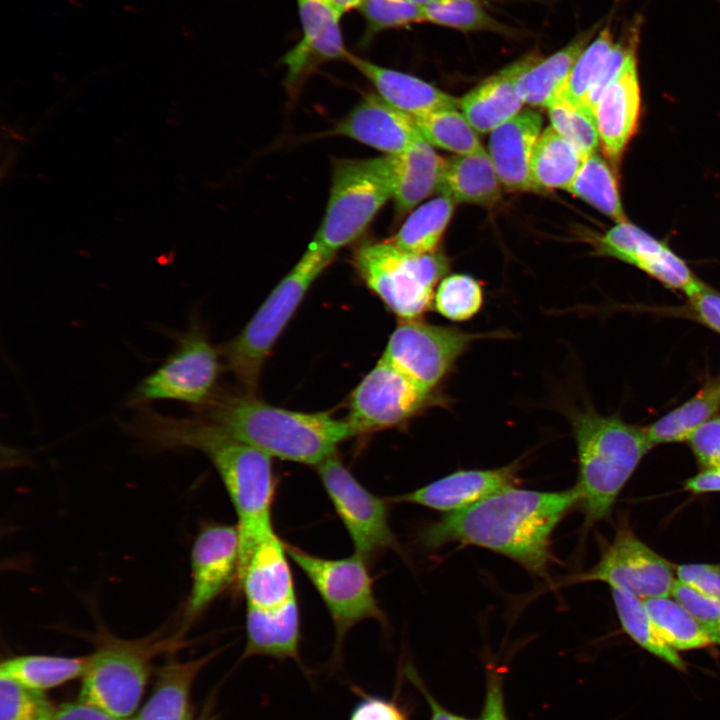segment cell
I'll list each match as a JSON object with an SVG mask.
<instances>
[{
    "mask_svg": "<svg viewBox=\"0 0 720 720\" xmlns=\"http://www.w3.org/2000/svg\"><path fill=\"white\" fill-rule=\"evenodd\" d=\"M579 501L576 486L555 492L512 487L447 513L419 537L430 548L455 542L486 548L544 576L553 560L552 533Z\"/></svg>",
    "mask_w": 720,
    "mask_h": 720,
    "instance_id": "cell-1",
    "label": "cell"
},
{
    "mask_svg": "<svg viewBox=\"0 0 720 720\" xmlns=\"http://www.w3.org/2000/svg\"><path fill=\"white\" fill-rule=\"evenodd\" d=\"M145 441L162 448L189 447L204 453L223 481L237 515L239 565L261 540L275 533V478L270 456L208 421L143 411L132 424Z\"/></svg>",
    "mask_w": 720,
    "mask_h": 720,
    "instance_id": "cell-2",
    "label": "cell"
},
{
    "mask_svg": "<svg viewBox=\"0 0 720 720\" xmlns=\"http://www.w3.org/2000/svg\"><path fill=\"white\" fill-rule=\"evenodd\" d=\"M206 410V421L233 438L270 457L302 464L317 466L353 436L346 419L286 410L248 395L220 397Z\"/></svg>",
    "mask_w": 720,
    "mask_h": 720,
    "instance_id": "cell-3",
    "label": "cell"
},
{
    "mask_svg": "<svg viewBox=\"0 0 720 720\" xmlns=\"http://www.w3.org/2000/svg\"><path fill=\"white\" fill-rule=\"evenodd\" d=\"M567 415L578 458V506L586 525H592L610 516L619 493L654 444L646 428L617 416L600 415L589 407Z\"/></svg>",
    "mask_w": 720,
    "mask_h": 720,
    "instance_id": "cell-4",
    "label": "cell"
},
{
    "mask_svg": "<svg viewBox=\"0 0 720 720\" xmlns=\"http://www.w3.org/2000/svg\"><path fill=\"white\" fill-rule=\"evenodd\" d=\"M354 263L366 285L401 320L419 319L431 309L435 289L449 269L440 251L414 254L390 240L362 245Z\"/></svg>",
    "mask_w": 720,
    "mask_h": 720,
    "instance_id": "cell-5",
    "label": "cell"
},
{
    "mask_svg": "<svg viewBox=\"0 0 720 720\" xmlns=\"http://www.w3.org/2000/svg\"><path fill=\"white\" fill-rule=\"evenodd\" d=\"M331 255L314 242L269 294L240 334L225 348L229 369L247 388L257 386L271 348L301 303L313 281L331 262Z\"/></svg>",
    "mask_w": 720,
    "mask_h": 720,
    "instance_id": "cell-6",
    "label": "cell"
},
{
    "mask_svg": "<svg viewBox=\"0 0 720 720\" xmlns=\"http://www.w3.org/2000/svg\"><path fill=\"white\" fill-rule=\"evenodd\" d=\"M287 553L325 603L335 628V658L349 630L365 619L386 626V616L374 594L366 559L355 553L341 559L309 554L285 543Z\"/></svg>",
    "mask_w": 720,
    "mask_h": 720,
    "instance_id": "cell-7",
    "label": "cell"
},
{
    "mask_svg": "<svg viewBox=\"0 0 720 720\" xmlns=\"http://www.w3.org/2000/svg\"><path fill=\"white\" fill-rule=\"evenodd\" d=\"M390 198L372 158L334 161L327 207L313 242L335 255L366 230Z\"/></svg>",
    "mask_w": 720,
    "mask_h": 720,
    "instance_id": "cell-8",
    "label": "cell"
},
{
    "mask_svg": "<svg viewBox=\"0 0 720 720\" xmlns=\"http://www.w3.org/2000/svg\"><path fill=\"white\" fill-rule=\"evenodd\" d=\"M503 335L498 332H468L419 319L401 320L391 334L381 359L418 385L429 390H441V385L472 343Z\"/></svg>",
    "mask_w": 720,
    "mask_h": 720,
    "instance_id": "cell-9",
    "label": "cell"
},
{
    "mask_svg": "<svg viewBox=\"0 0 720 720\" xmlns=\"http://www.w3.org/2000/svg\"><path fill=\"white\" fill-rule=\"evenodd\" d=\"M101 640L88 656L79 700L128 719L137 709L148 680L153 647L147 641Z\"/></svg>",
    "mask_w": 720,
    "mask_h": 720,
    "instance_id": "cell-10",
    "label": "cell"
},
{
    "mask_svg": "<svg viewBox=\"0 0 720 720\" xmlns=\"http://www.w3.org/2000/svg\"><path fill=\"white\" fill-rule=\"evenodd\" d=\"M442 390L426 389L380 359L351 395L346 418L353 435L400 427L434 407H447Z\"/></svg>",
    "mask_w": 720,
    "mask_h": 720,
    "instance_id": "cell-11",
    "label": "cell"
},
{
    "mask_svg": "<svg viewBox=\"0 0 720 720\" xmlns=\"http://www.w3.org/2000/svg\"><path fill=\"white\" fill-rule=\"evenodd\" d=\"M219 370L217 350L202 329L192 323L180 335L177 347L168 359L137 385L130 402L176 400L206 404L211 399Z\"/></svg>",
    "mask_w": 720,
    "mask_h": 720,
    "instance_id": "cell-12",
    "label": "cell"
},
{
    "mask_svg": "<svg viewBox=\"0 0 720 720\" xmlns=\"http://www.w3.org/2000/svg\"><path fill=\"white\" fill-rule=\"evenodd\" d=\"M315 467L355 553L367 560L387 549L397 550L388 520V500L367 490L335 454Z\"/></svg>",
    "mask_w": 720,
    "mask_h": 720,
    "instance_id": "cell-13",
    "label": "cell"
},
{
    "mask_svg": "<svg viewBox=\"0 0 720 720\" xmlns=\"http://www.w3.org/2000/svg\"><path fill=\"white\" fill-rule=\"evenodd\" d=\"M570 581H602L648 599L670 596L676 575L669 561L623 526L600 560L591 569L572 576Z\"/></svg>",
    "mask_w": 720,
    "mask_h": 720,
    "instance_id": "cell-14",
    "label": "cell"
},
{
    "mask_svg": "<svg viewBox=\"0 0 720 720\" xmlns=\"http://www.w3.org/2000/svg\"><path fill=\"white\" fill-rule=\"evenodd\" d=\"M240 537L237 526L209 524L196 536L191 549V590L185 620L192 622L237 578Z\"/></svg>",
    "mask_w": 720,
    "mask_h": 720,
    "instance_id": "cell-15",
    "label": "cell"
},
{
    "mask_svg": "<svg viewBox=\"0 0 720 720\" xmlns=\"http://www.w3.org/2000/svg\"><path fill=\"white\" fill-rule=\"evenodd\" d=\"M595 250L637 267L688 297L704 285L666 244L628 221L617 223L600 236Z\"/></svg>",
    "mask_w": 720,
    "mask_h": 720,
    "instance_id": "cell-16",
    "label": "cell"
},
{
    "mask_svg": "<svg viewBox=\"0 0 720 720\" xmlns=\"http://www.w3.org/2000/svg\"><path fill=\"white\" fill-rule=\"evenodd\" d=\"M302 38L283 57L286 67L285 85L296 90L320 65L334 60H347L340 27L341 14L332 0H297Z\"/></svg>",
    "mask_w": 720,
    "mask_h": 720,
    "instance_id": "cell-17",
    "label": "cell"
},
{
    "mask_svg": "<svg viewBox=\"0 0 720 720\" xmlns=\"http://www.w3.org/2000/svg\"><path fill=\"white\" fill-rule=\"evenodd\" d=\"M521 462L493 469L459 470L388 502L411 503L447 513L472 506L519 484Z\"/></svg>",
    "mask_w": 720,
    "mask_h": 720,
    "instance_id": "cell-18",
    "label": "cell"
},
{
    "mask_svg": "<svg viewBox=\"0 0 720 720\" xmlns=\"http://www.w3.org/2000/svg\"><path fill=\"white\" fill-rule=\"evenodd\" d=\"M640 109L641 90L635 54L604 89L593 109L600 146L614 170L638 128Z\"/></svg>",
    "mask_w": 720,
    "mask_h": 720,
    "instance_id": "cell-19",
    "label": "cell"
},
{
    "mask_svg": "<svg viewBox=\"0 0 720 720\" xmlns=\"http://www.w3.org/2000/svg\"><path fill=\"white\" fill-rule=\"evenodd\" d=\"M332 134L351 138L386 155L401 153L423 138L411 115L377 93L364 96L336 124Z\"/></svg>",
    "mask_w": 720,
    "mask_h": 720,
    "instance_id": "cell-20",
    "label": "cell"
},
{
    "mask_svg": "<svg viewBox=\"0 0 720 720\" xmlns=\"http://www.w3.org/2000/svg\"><path fill=\"white\" fill-rule=\"evenodd\" d=\"M372 161L386 181L400 214L438 191L446 163L424 138L401 153L372 158Z\"/></svg>",
    "mask_w": 720,
    "mask_h": 720,
    "instance_id": "cell-21",
    "label": "cell"
},
{
    "mask_svg": "<svg viewBox=\"0 0 720 720\" xmlns=\"http://www.w3.org/2000/svg\"><path fill=\"white\" fill-rule=\"evenodd\" d=\"M541 127V115L528 109L490 132L488 153L506 189L538 193L531 176V159Z\"/></svg>",
    "mask_w": 720,
    "mask_h": 720,
    "instance_id": "cell-22",
    "label": "cell"
},
{
    "mask_svg": "<svg viewBox=\"0 0 720 720\" xmlns=\"http://www.w3.org/2000/svg\"><path fill=\"white\" fill-rule=\"evenodd\" d=\"M288 556L285 543L276 533L251 550L237 574L247 606L268 609L296 598Z\"/></svg>",
    "mask_w": 720,
    "mask_h": 720,
    "instance_id": "cell-23",
    "label": "cell"
},
{
    "mask_svg": "<svg viewBox=\"0 0 720 720\" xmlns=\"http://www.w3.org/2000/svg\"><path fill=\"white\" fill-rule=\"evenodd\" d=\"M541 58L531 53L518 59L459 100L462 113L477 132H491L520 112L524 101L518 91V80Z\"/></svg>",
    "mask_w": 720,
    "mask_h": 720,
    "instance_id": "cell-24",
    "label": "cell"
},
{
    "mask_svg": "<svg viewBox=\"0 0 720 720\" xmlns=\"http://www.w3.org/2000/svg\"><path fill=\"white\" fill-rule=\"evenodd\" d=\"M386 102L412 117L460 108L459 100L415 76L349 54L347 60Z\"/></svg>",
    "mask_w": 720,
    "mask_h": 720,
    "instance_id": "cell-25",
    "label": "cell"
},
{
    "mask_svg": "<svg viewBox=\"0 0 720 720\" xmlns=\"http://www.w3.org/2000/svg\"><path fill=\"white\" fill-rule=\"evenodd\" d=\"M246 646L243 659L267 656L300 663V613L297 598L283 605L261 609L247 606Z\"/></svg>",
    "mask_w": 720,
    "mask_h": 720,
    "instance_id": "cell-26",
    "label": "cell"
},
{
    "mask_svg": "<svg viewBox=\"0 0 720 720\" xmlns=\"http://www.w3.org/2000/svg\"><path fill=\"white\" fill-rule=\"evenodd\" d=\"M501 182L482 146L472 154L446 160L438 191L454 202L492 206L501 197Z\"/></svg>",
    "mask_w": 720,
    "mask_h": 720,
    "instance_id": "cell-27",
    "label": "cell"
},
{
    "mask_svg": "<svg viewBox=\"0 0 720 720\" xmlns=\"http://www.w3.org/2000/svg\"><path fill=\"white\" fill-rule=\"evenodd\" d=\"M216 652L201 658L173 662L159 673L153 694L130 720H184L192 684L199 672L213 659Z\"/></svg>",
    "mask_w": 720,
    "mask_h": 720,
    "instance_id": "cell-28",
    "label": "cell"
},
{
    "mask_svg": "<svg viewBox=\"0 0 720 720\" xmlns=\"http://www.w3.org/2000/svg\"><path fill=\"white\" fill-rule=\"evenodd\" d=\"M597 25L582 32L565 47L547 58H541L518 80V91L524 103L547 108L553 101L576 61L590 43Z\"/></svg>",
    "mask_w": 720,
    "mask_h": 720,
    "instance_id": "cell-29",
    "label": "cell"
},
{
    "mask_svg": "<svg viewBox=\"0 0 720 720\" xmlns=\"http://www.w3.org/2000/svg\"><path fill=\"white\" fill-rule=\"evenodd\" d=\"M584 159L552 126L543 130L531 159V176L539 192L568 190Z\"/></svg>",
    "mask_w": 720,
    "mask_h": 720,
    "instance_id": "cell-30",
    "label": "cell"
},
{
    "mask_svg": "<svg viewBox=\"0 0 720 720\" xmlns=\"http://www.w3.org/2000/svg\"><path fill=\"white\" fill-rule=\"evenodd\" d=\"M720 411V379L707 384L695 396L646 428L654 445L688 441L704 423Z\"/></svg>",
    "mask_w": 720,
    "mask_h": 720,
    "instance_id": "cell-31",
    "label": "cell"
},
{
    "mask_svg": "<svg viewBox=\"0 0 720 720\" xmlns=\"http://www.w3.org/2000/svg\"><path fill=\"white\" fill-rule=\"evenodd\" d=\"M610 588L615 609L625 633L649 653L678 670H685V662L677 650L672 648L661 636L646 608L644 599L624 588Z\"/></svg>",
    "mask_w": 720,
    "mask_h": 720,
    "instance_id": "cell-32",
    "label": "cell"
},
{
    "mask_svg": "<svg viewBox=\"0 0 720 720\" xmlns=\"http://www.w3.org/2000/svg\"><path fill=\"white\" fill-rule=\"evenodd\" d=\"M87 663L88 656L22 655L2 662L0 677L13 679L29 688L43 692L82 677Z\"/></svg>",
    "mask_w": 720,
    "mask_h": 720,
    "instance_id": "cell-33",
    "label": "cell"
},
{
    "mask_svg": "<svg viewBox=\"0 0 720 720\" xmlns=\"http://www.w3.org/2000/svg\"><path fill=\"white\" fill-rule=\"evenodd\" d=\"M454 201L444 195L434 198L416 209L390 240L398 248L425 254L437 251L454 211Z\"/></svg>",
    "mask_w": 720,
    "mask_h": 720,
    "instance_id": "cell-34",
    "label": "cell"
},
{
    "mask_svg": "<svg viewBox=\"0 0 720 720\" xmlns=\"http://www.w3.org/2000/svg\"><path fill=\"white\" fill-rule=\"evenodd\" d=\"M567 191L616 223L627 221L621 204L615 170L597 153L583 161Z\"/></svg>",
    "mask_w": 720,
    "mask_h": 720,
    "instance_id": "cell-35",
    "label": "cell"
},
{
    "mask_svg": "<svg viewBox=\"0 0 720 720\" xmlns=\"http://www.w3.org/2000/svg\"><path fill=\"white\" fill-rule=\"evenodd\" d=\"M661 636L675 650H692L712 644L706 628L669 596L644 599Z\"/></svg>",
    "mask_w": 720,
    "mask_h": 720,
    "instance_id": "cell-36",
    "label": "cell"
},
{
    "mask_svg": "<svg viewBox=\"0 0 720 720\" xmlns=\"http://www.w3.org/2000/svg\"><path fill=\"white\" fill-rule=\"evenodd\" d=\"M413 118L422 137L432 146L456 155L472 154L482 147L477 131L458 109H444Z\"/></svg>",
    "mask_w": 720,
    "mask_h": 720,
    "instance_id": "cell-37",
    "label": "cell"
},
{
    "mask_svg": "<svg viewBox=\"0 0 720 720\" xmlns=\"http://www.w3.org/2000/svg\"><path fill=\"white\" fill-rule=\"evenodd\" d=\"M615 43L610 25L605 26L582 52L553 100L565 99L583 105Z\"/></svg>",
    "mask_w": 720,
    "mask_h": 720,
    "instance_id": "cell-38",
    "label": "cell"
},
{
    "mask_svg": "<svg viewBox=\"0 0 720 720\" xmlns=\"http://www.w3.org/2000/svg\"><path fill=\"white\" fill-rule=\"evenodd\" d=\"M552 128L570 142L585 160L600 144L594 116L580 103L555 99L547 107Z\"/></svg>",
    "mask_w": 720,
    "mask_h": 720,
    "instance_id": "cell-39",
    "label": "cell"
},
{
    "mask_svg": "<svg viewBox=\"0 0 720 720\" xmlns=\"http://www.w3.org/2000/svg\"><path fill=\"white\" fill-rule=\"evenodd\" d=\"M483 301V288L478 280L467 274H451L437 285L432 307L446 319L464 322L481 310Z\"/></svg>",
    "mask_w": 720,
    "mask_h": 720,
    "instance_id": "cell-40",
    "label": "cell"
},
{
    "mask_svg": "<svg viewBox=\"0 0 720 720\" xmlns=\"http://www.w3.org/2000/svg\"><path fill=\"white\" fill-rule=\"evenodd\" d=\"M424 22L460 31L506 33L505 27L485 10L481 0H438L422 7Z\"/></svg>",
    "mask_w": 720,
    "mask_h": 720,
    "instance_id": "cell-41",
    "label": "cell"
},
{
    "mask_svg": "<svg viewBox=\"0 0 720 720\" xmlns=\"http://www.w3.org/2000/svg\"><path fill=\"white\" fill-rule=\"evenodd\" d=\"M357 10L365 21L361 47H367L383 31L424 22L422 7L405 0H364Z\"/></svg>",
    "mask_w": 720,
    "mask_h": 720,
    "instance_id": "cell-42",
    "label": "cell"
},
{
    "mask_svg": "<svg viewBox=\"0 0 720 720\" xmlns=\"http://www.w3.org/2000/svg\"><path fill=\"white\" fill-rule=\"evenodd\" d=\"M55 710L42 691L0 677V720H51Z\"/></svg>",
    "mask_w": 720,
    "mask_h": 720,
    "instance_id": "cell-43",
    "label": "cell"
},
{
    "mask_svg": "<svg viewBox=\"0 0 720 720\" xmlns=\"http://www.w3.org/2000/svg\"><path fill=\"white\" fill-rule=\"evenodd\" d=\"M670 596L698 620L706 630L720 622V600L699 592L677 579Z\"/></svg>",
    "mask_w": 720,
    "mask_h": 720,
    "instance_id": "cell-44",
    "label": "cell"
},
{
    "mask_svg": "<svg viewBox=\"0 0 720 720\" xmlns=\"http://www.w3.org/2000/svg\"><path fill=\"white\" fill-rule=\"evenodd\" d=\"M690 447L703 469L720 468V417L710 419L688 439Z\"/></svg>",
    "mask_w": 720,
    "mask_h": 720,
    "instance_id": "cell-45",
    "label": "cell"
},
{
    "mask_svg": "<svg viewBox=\"0 0 720 720\" xmlns=\"http://www.w3.org/2000/svg\"><path fill=\"white\" fill-rule=\"evenodd\" d=\"M675 575L678 581L720 600L719 564H682L675 567Z\"/></svg>",
    "mask_w": 720,
    "mask_h": 720,
    "instance_id": "cell-46",
    "label": "cell"
},
{
    "mask_svg": "<svg viewBox=\"0 0 720 720\" xmlns=\"http://www.w3.org/2000/svg\"><path fill=\"white\" fill-rule=\"evenodd\" d=\"M349 720H408V718L396 703L365 695L354 707Z\"/></svg>",
    "mask_w": 720,
    "mask_h": 720,
    "instance_id": "cell-47",
    "label": "cell"
},
{
    "mask_svg": "<svg viewBox=\"0 0 720 720\" xmlns=\"http://www.w3.org/2000/svg\"><path fill=\"white\" fill-rule=\"evenodd\" d=\"M688 298L697 317L706 326L720 333V294L704 284Z\"/></svg>",
    "mask_w": 720,
    "mask_h": 720,
    "instance_id": "cell-48",
    "label": "cell"
},
{
    "mask_svg": "<svg viewBox=\"0 0 720 720\" xmlns=\"http://www.w3.org/2000/svg\"><path fill=\"white\" fill-rule=\"evenodd\" d=\"M51 720H130V718H118L78 699L75 702L63 703L56 707Z\"/></svg>",
    "mask_w": 720,
    "mask_h": 720,
    "instance_id": "cell-49",
    "label": "cell"
},
{
    "mask_svg": "<svg viewBox=\"0 0 720 720\" xmlns=\"http://www.w3.org/2000/svg\"><path fill=\"white\" fill-rule=\"evenodd\" d=\"M480 720H508L505 710L503 681L497 673L489 676Z\"/></svg>",
    "mask_w": 720,
    "mask_h": 720,
    "instance_id": "cell-50",
    "label": "cell"
},
{
    "mask_svg": "<svg viewBox=\"0 0 720 720\" xmlns=\"http://www.w3.org/2000/svg\"><path fill=\"white\" fill-rule=\"evenodd\" d=\"M407 678L411 683L421 692L423 697L426 699L430 708L431 717L430 720H470L466 717L456 715L447 709H445L437 700L430 694L422 682V679L418 676L417 672L411 665H406L404 670Z\"/></svg>",
    "mask_w": 720,
    "mask_h": 720,
    "instance_id": "cell-51",
    "label": "cell"
},
{
    "mask_svg": "<svg viewBox=\"0 0 720 720\" xmlns=\"http://www.w3.org/2000/svg\"><path fill=\"white\" fill-rule=\"evenodd\" d=\"M685 489L695 494L720 492V468L703 469L685 482Z\"/></svg>",
    "mask_w": 720,
    "mask_h": 720,
    "instance_id": "cell-52",
    "label": "cell"
},
{
    "mask_svg": "<svg viewBox=\"0 0 720 720\" xmlns=\"http://www.w3.org/2000/svg\"><path fill=\"white\" fill-rule=\"evenodd\" d=\"M341 15L357 9L364 0H332Z\"/></svg>",
    "mask_w": 720,
    "mask_h": 720,
    "instance_id": "cell-53",
    "label": "cell"
},
{
    "mask_svg": "<svg viewBox=\"0 0 720 720\" xmlns=\"http://www.w3.org/2000/svg\"><path fill=\"white\" fill-rule=\"evenodd\" d=\"M712 643L720 644V622L715 626L707 629Z\"/></svg>",
    "mask_w": 720,
    "mask_h": 720,
    "instance_id": "cell-54",
    "label": "cell"
},
{
    "mask_svg": "<svg viewBox=\"0 0 720 720\" xmlns=\"http://www.w3.org/2000/svg\"><path fill=\"white\" fill-rule=\"evenodd\" d=\"M184 720H214V718L211 717V710L209 708H207L197 718H194L193 715L191 714V712H188Z\"/></svg>",
    "mask_w": 720,
    "mask_h": 720,
    "instance_id": "cell-55",
    "label": "cell"
},
{
    "mask_svg": "<svg viewBox=\"0 0 720 720\" xmlns=\"http://www.w3.org/2000/svg\"><path fill=\"white\" fill-rule=\"evenodd\" d=\"M405 1H408V2H411V3H413V4H416V5H419V6L423 7V6H425V5L429 4V3H432V2H435V1H438V0H405Z\"/></svg>",
    "mask_w": 720,
    "mask_h": 720,
    "instance_id": "cell-56",
    "label": "cell"
}]
</instances>
